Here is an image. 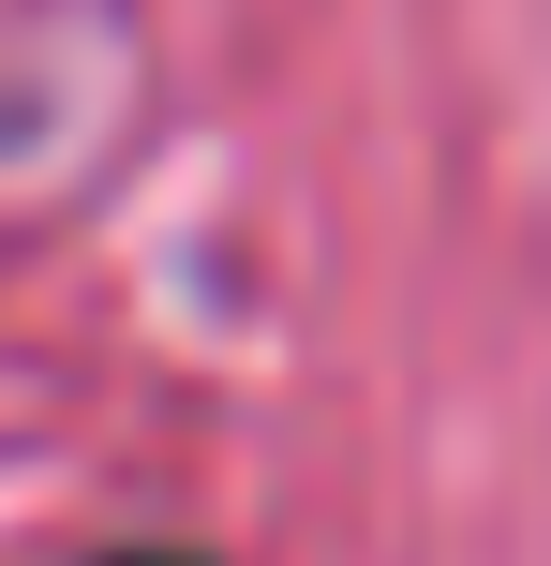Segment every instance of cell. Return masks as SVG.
Wrapping results in <instances>:
<instances>
[{
    "label": "cell",
    "instance_id": "cell-1",
    "mask_svg": "<svg viewBox=\"0 0 551 566\" xmlns=\"http://www.w3.org/2000/svg\"><path fill=\"white\" fill-rule=\"evenodd\" d=\"M119 566H194V552H119Z\"/></svg>",
    "mask_w": 551,
    "mask_h": 566
}]
</instances>
